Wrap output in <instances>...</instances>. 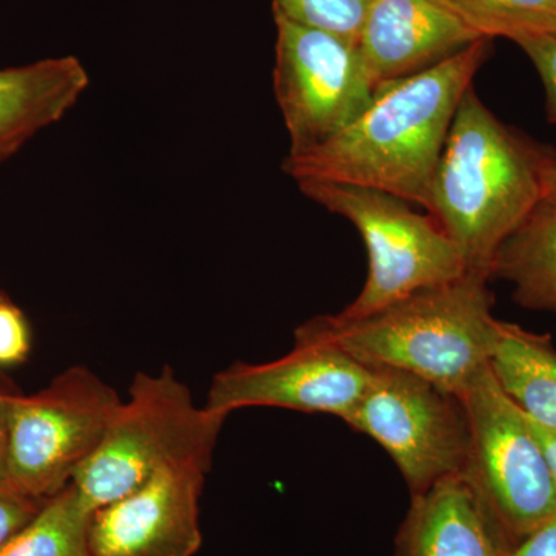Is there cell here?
<instances>
[{
	"instance_id": "1",
	"label": "cell",
	"mask_w": 556,
	"mask_h": 556,
	"mask_svg": "<svg viewBox=\"0 0 556 556\" xmlns=\"http://www.w3.org/2000/svg\"><path fill=\"white\" fill-rule=\"evenodd\" d=\"M482 38L433 67L383 84L371 104L328 141L288 153L285 174L382 190L428 212L457 105L490 53Z\"/></svg>"
},
{
	"instance_id": "2",
	"label": "cell",
	"mask_w": 556,
	"mask_h": 556,
	"mask_svg": "<svg viewBox=\"0 0 556 556\" xmlns=\"http://www.w3.org/2000/svg\"><path fill=\"white\" fill-rule=\"evenodd\" d=\"M556 155L511 129L470 87L457 105L427 214L456 244L471 273L490 277L497 249L546 200Z\"/></svg>"
},
{
	"instance_id": "3",
	"label": "cell",
	"mask_w": 556,
	"mask_h": 556,
	"mask_svg": "<svg viewBox=\"0 0 556 556\" xmlns=\"http://www.w3.org/2000/svg\"><path fill=\"white\" fill-rule=\"evenodd\" d=\"M490 278L468 270L367 316L311 318L300 328L328 340L368 367L404 369L460 394L489 365L497 321Z\"/></svg>"
},
{
	"instance_id": "4",
	"label": "cell",
	"mask_w": 556,
	"mask_h": 556,
	"mask_svg": "<svg viewBox=\"0 0 556 556\" xmlns=\"http://www.w3.org/2000/svg\"><path fill=\"white\" fill-rule=\"evenodd\" d=\"M226 417L193 402L170 368L138 372L100 447L72 484L91 510L129 495L153 475L188 463H212Z\"/></svg>"
},
{
	"instance_id": "5",
	"label": "cell",
	"mask_w": 556,
	"mask_h": 556,
	"mask_svg": "<svg viewBox=\"0 0 556 556\" xmlns=\"http://www.w3.org/2000/svg\"><path fill=\"white\" fill-rule=\"evenodd\" d=\"M300 190L346 218L368 252V277L343 318L367 316L422 289L452 283L468 273L466 260L430 214L382 190L343 182L303 181Z\"/></svg>"
},
{
	"instance_id": "6",
	"label": "cell",
	"mask_w": 556,
	"mask_h": 556,
	"mask_svg": "<svg viewBox=\"0 0 556 556\" xmlns=\"http://www.w3.org/2000/svg\"><path fill=\"white\" fill-rule=\"evenodd\" d=\"M470 424L468 482L508 548L556 514V479L536 428L489 365L460 391Z\"/></svg>"
},
{
	"instance_id": "7",
	"label": "cell",
	"mask_w": 556,
	"mask_h": 556,
	"mask_svg": "<svg viewBox=\"0 0 556 556\" xmlns=\"http://www.w3.org/2000/svg\"><path fill=\"white\" fill-rule=\"evenodd\" d=\"M118 393L86 367H73L30 394H14L7 478L27 495L50 500L72 482L119 408Z\"/></svg>"
},
{
	"instance_id": "8",
	"label": "cell",
	"mask_w": 556,
	"mask_h": 556,
	"mask_svg": "<svg viewBox=\"0 0 556 556\" xmlns=\"http://www.w3.org/2000/svg\"><path fill=\"white\" fill-rule=\"evenodd\" d=\"M345 422L386 450L412 496L466 468L470 424L463 399L413 372L371 367Z\"/></svg>"
},
{
	"instance_id": "9",
	"label": "cell",
	"mask_w": 556,
	"mask_h": 556,
	"mask_svg": "<svg viewBox=\"0 0 556 556\" xmlns=\"http://www.w3.org/2000/svg\"><path fill=\"white\" fill-rule=\"evenodd\" d=\"M274 91L291 139L289 153L328 141L371 104L376 89L357 43L274 14Z\"/></svg>"
},
{
	"instance_id": "10",
	"label": "cell",
	"mask_w": 556,
	"mask_h": 556,
	"mask_svg": "<svg viewBox=\"0 0 556 556\" xmlns=\"http://www.w3.org/2000/svg\"><path fill=\"white\" fill-rule=\"evenodd\" d=\"M369 378L371 367L299 327L287 356L266 364L237 362L219 371L204 408L222 417L241 408L273 407L327 413L345 420Z\"/></svg>"
},
{
	"instance_id": "11",
	"label": "cell",
	"mask_w": 556,
	"mask_h": 556,
	"mask_svg": "<svg viewBox=\"0 0 556 556\" xmlns=\"http://www.w3.org/2000/svg\"><path fill=\"white\" fill-rule=\"evenodd\" d=\"M207 463L164 468L129 495L93 510L91 556H195Z\"/></svg>"
},
{
	"instance_id": "12",
	"label": "cell",
	"mask_w": 556,
	"mask_h": 556,
	"mask_svg": "<svg viewBox=\"0 0 556 556\" xmlns=\"http://www.w3.org/2000/svg\"><path fill=\"white\" fill-rule=\"evenodd\" d=\"M478 39L442 0H372L357 47L378 90L448 60Z\"/></svg>"
},
{
	"instance_id": "13",
	"label": "cell",
	"mask_w": 556,
	"mask_h": 556,
	"mask_svg": "<svg viewBox=\"0 0 556 556\" xmlns=\"http://www.w3.org/2000/svg\"><path fill=\"white\" fill-rule=\"evenodd\" d=\"M394 556H506L508 547L464 473L412 496Z\"/></svg>"
},
{
	"instance_id": "14",
	"label": "cell",
	"mask_w": 556,
	"mask_h": 556,
	"mask_svg": "<svg viewBox=\"0 0 556 556\" xmlns=\"http://www.w3.org/2000/svg\"><path fill=\"white\" fill-rule=\"evenodd\" d=\"M89 84V73L75 56L0 70V161L64 118Z\"/></svg>"
},
{
	"instance_id": "15",
	"label": "cell",
	"mask_w": 556,
	"mask_h": 556,
	"mask_svg": "<svg viewBox=\"0 0 556 556\" xmlns=\"http://www.w3.org/2000/svg\"><path fill=\"white\" fill-rule=\"evenodd\" d=\"M489 368L533 426L556 433V348L551 336L497 321Z\"/></svg>"
},
{
	"instance_id": "16",
	"label": "cell",
	"mask_w": 556,
	"mask_h": 556,
	"mask_svg": "<svg viewBox=\"0 0 556 556\" xmlns=\"http://www.w3.org/2000/svg\"><path fill=\"white\" fill-rule=\"evenodd\" d=\"M490 277L511 283L522 308L556 313V199L541 201L501 244Z\"/></svg>"
},
{
	"instance_id": "17",
	"label": "cell",
	"mask_w": 556,
	"mask_h": 556,
	"mask_svg": "<svg viewBox=\"0 0 556 556\" xmlns=\"http://www.w3.org/2000/svg\"><path fill=\"white\" fill-rule=\"evenodd\" d=\"M91 514L93 510L70 482L47 501L30 525L0 547V556H91Z\"/></svg>"
},
{
	"instance_id": "18",
	"label": "cell",
	"mask_w": 556,
	"mask_h": 556,
	"mask_svg": "<svg viewBox=\"0 0 556 556\" xmlns=\"http://www.w3.org/2000/svg\"><path fill=\"white\" fill-rule=\"evenodd\" d=\"M481 38L556 36V0H442Z\"/></svg>"
},
{
	"instance_id": "19",
	"label": "cell",
	"mask_w": 556,
	"mask_h": 556,
	"mask_svg": "<svg viewBox=\"0 0 556 556\" xmlns=\"http://www.w3.org/2000/svg\"><path fill=\"white\" fill-rule=\"evenodd\" d=\"M372 0H273L278 16L357 43Z\"/></svg>"
},
{
	"instance_id": "20",
	"label": "cell",
	"mask_w": 556,
	"mask_h": 556,
	"mask_svg": "<svg viewBox=\"0 0 556 556\" xmlns=\"http://www.w3.org/2000/svg\"><path fill=\"white\" fill-rule=\"evenodd\" d=\"M47 501L27 495L9 479L0 478V547L30 525Z\"/></svg>"
},
{
	"instance_id": "21",
	"label": "cell",
	"mask_w": 556,
	"mask_h": 556,
	"mask_svg": "<svg viewBox=\"0 0 556 556\" xmlns=\"http://www.w3.org/2000/svg\"><path fill=\"white\" fill-rule=\"evenodd\" d=\"M515 43L532 61L543 80L546 91V113L548 123L556 124V36L546 33H529L518 36Z\"/></svg>"
},
{
	"instance_id": "22",
	"label": "cell",
	"mask_w": 556,
	"mask_h": 556,
	"mask_svg": "<svg viewBox=\"0 0 556 556\" xmlns=\"http://www.w3.org/2000/svg\"><path fill=\"white\" fill-rule=\"evenodd\" d=\"M30 350L27 321L16 306L0 299V365L24 361Z\"/></svg>"
},
{
	"instance_id": "23",
	"label": "cell",
	"mask_w": 556,
	"mask_h": 556,
	"mask_svg": "<svg viewBox=\"0 0 556 556\" xmlns=\"http://www.w3.org/2000/svg\"><path fill=\"white\" fill-rule=\"evenodd\" d=\"M506 556H556V514L508 548Z\"/></svg>"
},
{
	"instance_id": "24",
	"label": "cell",
	"mask_w": 556,
	"mask_h": 556,
	"mask_svg": "<svg viewBox=\"0 0 556 556\" xmlns=\"http://www.w3.org/2000/svg\"><path fill=\"white\" fill-rule=\"evenodd\" d=\"M14 394L0 388V478H7L9 460L10 413ZM9 479V478H7Z\"/></svg>"
},
{
	"instance_id": "25",
	"label": "cell",
	"mask_w": 556,
	"mask_h": 556,
	"mask_svg": "<svg viewBox=\"0 0 556 556\" xmlns=\"http://www.w3.org/2000/svg\"><path fill=\"white\" fill-rule=\"evenodd\" d=\"M535 428L538 437L541 439V444H543L544 450H546L547 459L548 463H551L556 479V433H548V431L540 430L538 427Z\"/></svg>"
},
{
	"instance_id": "26",
	"label": "cell",
	"mask_w": 556,
	"mask_h": 556,
	"mask_svg": "<svg viewBox=\"0 0 556 556\" xmlns=\"http://www.w3.org/2000/svg\"><path fill=\"white\" fill-rule=\"evenodd\" d=\"M546 199H556V159L546 174Z\"/></svg>"
},
{
	"instance_id": "27",
	"label": "cell",
	"mask_w": 556,
	"mask_h": 556,
	"mask_svg": "<svg viewBox=\"0 0 556 556\" xmlns=\"http://www.w3.org/2000/svg\"><path fill=\"white\" fill-rule=\"evenodd\" d=\"M0 299H3V295H2V294H0Z\"/></svg>"
}]
</instances>
